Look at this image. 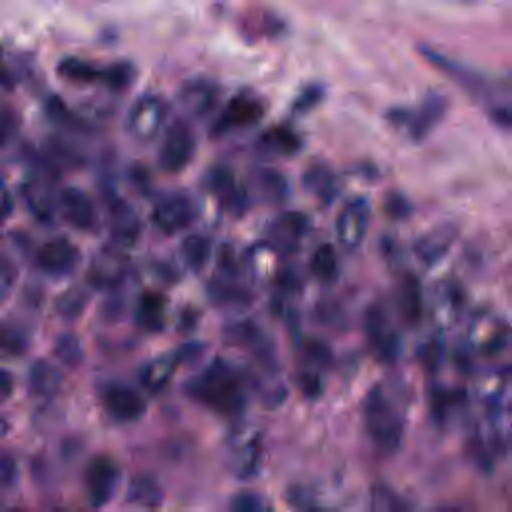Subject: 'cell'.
Segmentation results:
<instances>
[{"label":"cell","mask_w":512,"mask_h":512,"mask_svg":"<svg viewBox=\"0 0 512 512\" xmlns=\"http://www.w3.org/2000/svg\"><path fill=\"white\" fill-rule=\"evenodd\" d=\"M422 54L444 76H448L452 82H456L468 96L482 102V106H486V112L490 114L494 124H498L500 128H506V130H512V102L508 98H504L486 76H482L478 70H472V68L460 64V62L448 58L446 54L436 52L428 46L422 48Z\"/></svg>","instance_id":"1"},{"label":"cell","mask_w":512,"mask_h":512,"mask_svg":"<svg viewBox=\"0 0 512 512\" xmlns=\"http://www.w3.org/2000/svg\"><path fill=\"white\" fill-rule=\"evenodd\" d=\"M364 424L378 450L394 452L400 446L404 434V416L396 400L382 386H374L366 396Z\"/></svg>","instance_id":"2"},{"label":"cell","mask_w":512,"mask_h":512,"mask_svg":"<svg viewBox=\"0 0 512 512\" xmlns=\"http://www.w3.org/2000/svg\"><path fill=\"white\" fill-rule=\"evenodd\" d=\"M190 394L206 406L226 414L238 412L244 404L236 374L222 362H214L206 372L194 378L190 382Z\"/></svg>","instance_id":"3"},{"label":"cell","mask_w":512,"mask_h":512,"mask_svg":"<svg viewBox=\"0 0 512 512\" xmlns=\"http://www.w3.org/2000/svg\"><path fill=\"white\" fill-rule=\"evenodd\" d=\"M370 224V204L366 198H352L342 206L336 218V236L342 248L354 252L366 238Z\"/></svg>","instance_id":"4"},{"label":"cell","mask_w":512,"mask_h":512,"mask_svg":"<svg viewBox=\"0 0 512 512\" xmlns=\"http://www.w3.org/2000/svg\"><path fill=\"white\" fill-rule=\"evenodd\" d=\"M196 140L186 122H174L162 140L158 162L166 172H180L194 156Z\"/></svg>","instance_id":"5"},{"label":"cell","mask_w":512,"mask_h":512,"mask_svg":"<svg viewBox=\"0 0 512 512\" xmlns=\"http://www.w3.org/2000/svg\"><path fill=\"white\" fill-rule=\"evenodd\" d=\"M264 114V104L260 98H256L250 92H240L236 94L220 112L216 124H214V134H228L234 130L248 128L256 124Z\"/></svg>","instance_id":"6"},{"label":"cell","mask_w":512,"mask_h":512,"mask_svg":"<svg viewBox=\"0 0 512 512\" xmlns=\"http://www.w3.org/2000/svg\"><path fill=\"white\" fill-rule=\"evenodd\" d=\"M444 110H446V98L442 94H428L424 98V102L418 106V110H414V112L404 110L402 114L392 112V118H394V122L404 124L410 138L422 140L442 120Z\"/></svg>","instance_id":"7"},{"label":"cell","mask_w":512,"mask_h":512,"mask_svg":"<svg viewBox=\"0 0 512 512\" xmlns=\"http://www.w3.org/2000/svg\"><path fill=\"white\" fill-rule=\"evenodd\" d=\"M166 118V104L158 96H142L128 112V130L138 140L154 138Z\"/></svg>","instance_id":"8"},{"label":"cell","mask_w":512,"mask_h":512,"mask_svg":"<svg viewBox=\"0 0 512 512\" xmlns=\"http://www.w3.org/2000/svg\"><path fill=\"white\" fill-rule=\"evenodd\" d=\"M194 220V206L188 196L172 194L160 200L152 212V222L164 234H174L190 226Z\"/></svg>","instance_id":"9"},{"label":"cell","mask_w":512,"mask_h":512,"mask_svg":"<svg viewBox=\"0 0 512 512\" xmlns=\"http://www.w3.org/2000/svg\"><path fill=\"white\" fill-rule=\"evenodd\" d=\"M364 324H366V336H368L372 348L376 350V354L384 360L396 358L398 336H396L394 326L390 324L386 310L380 304L370 306L366 312Z\"/></svg>","instance_id":"10"},{"label":"cell","mask_w":512,"mask_h":512,"mask_svg":"<svg viewBox=\"0 0 512 512\" xmlns=\"http://www.w3.org/2000/svg\"><path fill=\"white\" fill-rule=\"evenodd\" d=\"M84 478H86V488H88V496H90L92 504L102 506L114 494L116 480H118V468L110 458L98 456L88 464Z\"/></svg>","instance_id":"11"},{"label":"cell","mask_w":512,"mask_h":512,"mask_svg":"<svg viewBox=\"0 0 512 512\" xmlns=\"http://www.w3.org/2000/svg\"><path fill=\"white\" fill-rule=\"evenodd\" d=\"M60 208L64 218L80 230H94L96 226V208L90 196L78 188H66L60 194Z\"/></svg>","instance_id":"12"},{"label":"cell","mask_w":512,"mask_h":512,"mask_svg":"<svg viewBox=\"0 0 512 512\" xmlns=\"http://www.w3.org/2000/svg\"><path fill=\"white\" fill-rule=\"evenodd\" d=\"M38 266L50 274L70 272L78 262V250L72 242L64 238H56L46 242L36 254Z\"/></svg>","instance_id":"13"},{"label":"cell","mask_w":512,"mask_h":512,"mask_svg":"<svg viewBox=\"0 0 512 512\" xmlns=\"http://www.w3.org/2000/svg\"><path fill=\"white\" fill-rule=\"evenodd\" d=\"M218 98V90L214 84L206 80H192L184 84L180 92V104L190 116H204L208 114Z\"/></svg>","instance_id":"14"},{"label":"cell","mask_w":512,"mask_h":512,"mask_svg":"<svg viewBox=\"0 0 512 512\" xmlns=\"http://www.w3.org/2000/svg\"><path fill=\"white\" fill-rule=\"evenodd\" d=\"M104 404L118 420H136L144 412L142 398L124 386H112L104 394Z\"/></svg>","instance_id":"15"},{"label":"cell","mask_w":512,"mask_h":512,"mask_svg":"<svg viewBox=\"0 0 512 512\" xmlns=\"http://www.w3.org/2000/svg\"><path fill=\"white\" fill-rule=\"evenodd\" d=\"M126 272V256L120 250H102L90 268V278L98 286L116 284Z\"/></svg>","instance_id":"16"},{"label":"cell","mask_w":512,"mask_h":512,"mask_svg":"<svg viewBox=\"0 0 512 512\" xmlns=\"http://www.w3.org/2000/svg\"><path fill=\"white\" fill-rule=\"evenodd\" d=\"M452 240H454V228H436L428 232L424 238H420V242L414 248L416 256L426 264H434L448 252Z\"/></svg>","instance_id":"17"},{"label":"cell","mask_w":512,"mask_h":512,"mask_svg":"<svg viewBox=\"0 0 512 512\" xmlns=\"http://www.w3.org/2000/svg\"><path fill=\"white\" fill-rule=\"evenodd\" d=\"M398 308L406 322H418L422 316V288L416 276L408 274L402 278L398 288Z\"/></svg>","instance_id":"18"},{"label":"cell","mask_w":512,"mask_h":512,"mask_svg":"<svg viewBox=\"0 0 512 512\" xmlns=\"http://www.w3.org/2000/svg\"><path fill=\"white\" fill-rule=\"evenodd\" d=\"M60 74L76 84H90V82H110V68H96L78 58H66L60 64Z\"/></svg>","instance_id":"19"},{"label":"cell","mask_w":512,"mask_h":512,"mask_svg":"<svg viewBox=\"0 0 512 512\" xmlns=\"http://www.w3.org/2000/svg\"><path fill=\"white\" fill-rule=\"evenodd\" d=\"M260 146L264 150H268L270 154L292 156L300 148V138L294 130H290L286 126H274L260 136Z\"/></svg>","instance_id":"20"},{"label":"cell","mask_w":512,"mask_h":512,"mask_svg":"<svg viewBox=\"0 0 512 512\" xmlns=\"http://www.w3.org/2000/svg\"><path fill=\"white\" fill-rule=\"evenodd\" d=\"M110 228L114 232V238L120 244H130L136 240L138 230H140V222L134 214V210L122 202H118L112 210H110Z\"/></svg>","instance_id":"21"},{"label":"cell","mask_w":512,"mask_h":512,"mask_svg":"<svg viewBox=\"0 0 512 512\" xmlns=\"http://www.w3.org/2000/svg\"><path fill=\"white\" fill-rule=\"evenodd\" d=\"M306 218L296 212H288L276 220L272 226V236L280 246H292L306 232Z\"/></svg>","instance_id":"22"},{"label":"cell","mask_w":512,"mask_h":512,"mask_svg":"<svg viewBox=\"0 0 512 512\" xmlns=\"http://www.w3.org/2000/svg\"><path fill=\"white\" fill-rule=\"evenodd\" d=\"M136 318L146 330H160L164 324V300L158 294H144L140 298Z\"/></svg>","instance_id":"23"},{"label":"cell","mask_w":512,"mask_h":512,"mask_svg":"<svg viewBox=\"0 0 512 512\" xmlns=\"http://www.w3.org/2000/svg\"><path fill=\"white\" fill-rule=\"evenodd\" d=\"M310 268H312V274L318 278V280H334L336 274H338V254L336 250L330 246V244H320L312 258H310Z\"/></svg>","instance_id":"24"},{"label":"cell","mask_w":512,"mask_h":512,"mask_svg":"<svg viewBox=\"0 0 512 512\" xmlns=\"http://www.w3.org/2000/svg\"><path fill=\"white\" fill-rule=\"evenodd\" d=\"M30 386L38 396H52L60 386V374L46 362H36L30 370Z\"/></svg>","instance_id":"25"},{"label":"cell","mask_w":512,"mask_h":512,"mask_svg":"<svg viewBox=\"0 0 512 512\" xmlns=\"http://www.w3.org/2000/svg\"><path fill=\"white\" fill-rule=\"evenodd\" d=\"M182 256L192 270H200L210 256V240L200 234H190L182 242Z\"/></svg>","instance_id":"26"},{"label":"cell","mask_w":512,"mask_h":512,"mask_svg":"<svg viewBox=\"0 0 512 512\" xmlns=\"http://www.w3.org/2000/svg\"><path fill=\"white\" fill-rule=\"evenodd\" d=\"M256 188L260 190V194L264 198H268L270 202H280L284 200L286 192H288V184L286 178L274 170H262L256 176Z\"/></svg>","instance_id":"27"},{"label":"cell","mask_w":512,"mask_h":512,"mask_svg":"<svg viewBox=\"0 0 512 512\" xmlns=\"http://www.w3.org/2000/svg\"><path fill=\"white\" fill-rule=\"evenodd\" d=\"M172 370H174V360L172 358H158L142 370V382L150 390H158L168 382Z\"/></svg>","instance_id":"28"},{"label":"cell","mask_w":512,"mask_h":512,"mask_svg":"<svg viewBox=\"0 0 512 512\" xmlns=\"http://www.w3.org/2000/svg\"><path fill=\"white\" fill-rule=\"evenodd\" d=\"M128 498L140 506H156L160 502V488L150 478H134L128 490Z\"/></svg>","instance_id":"29"},{"label":"cell","mask_w":512,"mask_h":512,"mask_svg":"<svg viewBox=\"0 0 512 512\" xmlns=\"http://www.w3.org/2000/svg\"><path fill=\"white\" fill-rule=\"evenodd\" d=\"M370 512H404V502L396 492L380 484L372 488Z\"/></svg>","instance_id":"30"},{"label":"cell","mask_w":512,"mask_h":512,"mask_svg":"<svg viewBox=\"0 0 512 512\" xmlns=\"http://www.w3.org/2000/svg\"><path fill=\"white\" fill-rule=\"evenodd\" d=\"M210 188L220 196L224 198L226 202H238V190H236V182H234V176L232 172H228L226 168H214L212 174H210Z\"/></svg>","instance_id":"31"},{"label":"cell","mask_w":512,"mask_h":512,"mask_svg":"<svg viewBox=\"0 0 512 512\" xmlns=\"http://www.w3.org/2000/svg\"><path fill=\"white\" fill-rule=\"evenodd\" d=\"M56 356L68 364V366H76L82 360V344L76 336L72 334H62L56 342Z\"/></svg>","instance_id":"32"},{"label":"cell","mask_w":512,"mask_h":512,"mask_svg":"<svg viewBox=\"0 0 512 512\" xmlns=\"http://www.w3.org/2000/svg\"><path fill=\"white\" fill-rule=\"evenodd\" d=\"M84 304H86V294H84L82 290H78V288H72V290L64 292V294L58 298L56 308H58V312H60L62 316L74 318V316H78V314L82 312Z\"/></svg>","instance_id":"33"},{"label":"cell","mask_w":512,"mask_h":512,"mask_svg":"<svg viewBox=\"0 0 512 512\" xmlns=\"http://www.w3.org/2000/svg\"><path fill=\"white\" fill-rule=\"evenodd\" d=\"M26 340L22 332L10 324H0V350L6 354H22Z\"/></svg>","instance_id":"34"},{"label":"cell","mask_w":512,"mask_h":512,"mask_svg":"<svg viewBox=\"0 0 512 512\" xmlns=\"http://www.w3.org/2000/svg\"><path fill=\"white\" fill-rule=\"evenodd\" d=\"M16 130V118L8 108L0 106V148L6 146V142L12 138Z\"/></svg>","instance_id":"35"},{"label":"cell","mask_w":512,"mask_h":512,"mask_svg":"<svg viewBox=\"0 0 512 512\" xmlns=\"http://www.w3.org/2000/svg\"><path fill=\"white\" fill-rule=\"evenodd\" d=\"M234 512H264L262 504L252 494H240L234 500Z\"/></svg>","instance_id":"36"},{"label":"cell","mask_w":512,"mask_h":512,"mask_svg":"<svg viewBox=\"0 0 512 512\" xmlns=\"http://www.w3.org/2000/svg\"><path fill=\"white\" fill-rule=\"evenodd\" d=\"M14 478H16V464H14V460L10 456L0 458V480L4 484H10Z\"/></svg>","instance_id":"37"},{"label":"cell","mask_w":512,"mask_h":512,"mask_svg":"<svg viewBox=\"0 0 512 512\" xmlns=\"http://www.w3.org/2000/svg\"><path fill=\"white\" fill-rule=\"evenodd\" d=\"M12 392V378L6 370L0 368V400H4Z\"/></svg>","instance_id":"38"},{"label":"cell","mask_w":512,"mask_h":512,"mask_svg":"<svg viewBox=\"0 0 512 512\" xmlns=\"http://www.w3.org/2000/svg\"><path fill=\"white\" fill-rule=\"evenodd\" d=\"M0 84L2 86H12V76H10L8 68L2 64V60H0Z\"/></svg>","instance_id":"39"}]
</instances>
